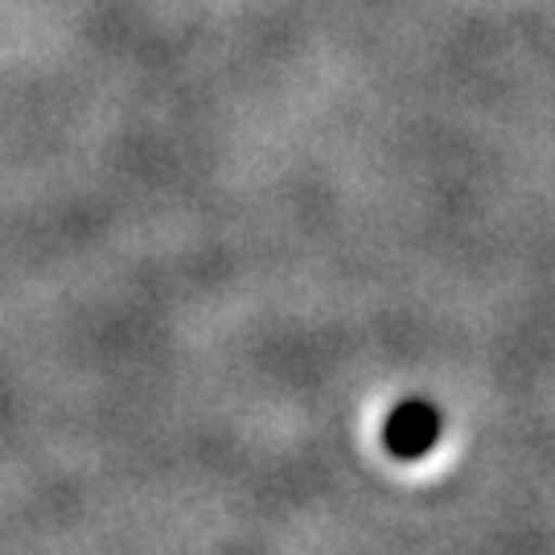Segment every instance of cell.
<instances>
[{
	"mask_svg": "<svg viewBox=\"0 0 555 555\" xmlns=\"http://www.w3.org/2000/svg\"><path fill=\"white\" fill-rule=\"evenodd\" d=\"M444 437V420L428 399H403L383 420V449L396 461H420Z\"/></svg>",
	"mask_w": 555,
	"mask_h": 555,
	"instance_id": "cell-1",
	"label": "cell"
}]
</instances>
